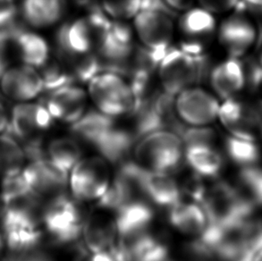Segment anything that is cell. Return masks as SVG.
<instances>
[{"mask_svg": "<svg viewBox=\"0 0 262 261\" xmlns=\"http://www.w3.org/2000/svg\"><path fill=\"white\" fill-rule=\"evenodd\" d=\"M134 161L142 168L172 173L184 159V144L172 130H160L139 139L134 149Z\"/></svg>", "mask_w": 262, "mask_h": 261, "instance_id": "cell-1", "label": "cell"}, {"mask_svg": "<svg viewBox=\"0 0 262 261\" xmlns=\"http://www.w3.org/2000/svg\"><path fill=\"white\" fill-rule=\"evenodd\" d=\"M40 222L55 243L68 245L82 236L84 217L75 198L63 192L48 200L41 209Z\"/></svg>", "mask_w": 262, "mask_h": 261, "instance_id": "cell-2", "label": "cell"}, {"mask_svg": "<svg viewBox=\"0 0 262 261\" xmlns=\"http://www.w3.org/2000/svg\"><path fill=\"white\" fill-rule=\"evenodd\" d=\"M88 83L89 96L101 113L113 118L131 114L135 98L124 77L110 72H102Z\"/></svg>", "mask_w": 262, "mask_h": 261, "instance_id": "cell-3", "label": "cell"}, {"mask_svg": "<svg viewBox=\"0 0 262 261\" xmlns=\"http://www.w3.org/2000/svg\"><path fill=\"white\" fill-rule=\"evenodd\" d=\"M110 163L102 157H90L79 161L68 176V185L76 201H98L111 182Z\"/></svg>", "mask_w": 262, "mask_h": 261, "instance_id": "cell-4", "label": "cell"}, {"mask_svg": "<svg viewBox=\"0 0 262 261\" xmlns=\"http://www.w3.org/2000/svg\"><path fill=\"white\" fill-rule=\"evenodd\" d=\"M160 83L165 92L177 96L185 89L198 83L194 58L180 48L170 47L159 67Z\"/></svg>", "mask_w": 262, "mask_h": 261, "instance_id": "cell-5", "label": "cell"}, {"mask_svg": "<svg viewBox=\"0 0 262 261\" xmlns=\"http://www.w3.org/2000/svg\"><path fill=\"white\" fill-rule=\"evenodd\" d=\"M103 34L86 16L64 23L58 29L56 36L58 57L71 59L92 53Z\"/></svg>", "mask_w": 262, "mask_h": 261, "instance_id": "cell-6", "label": "cell"}, {"mask_svg": "<svg viewBox=\"0 0 262 261\" xmlns=\"http://www.w3.org/2000/svg\"><path fill=\"white\" fill-rule=\"evenodd\" d=\"M177 96L176 112L186 125L205 126L217 118L220 102L215 96L205 90L191 86Z\"/></svg>", "mask_w": 262, "mask_h": 261, "instance_id": "cell-7", "label": "cell"}, {"mask_svg": "<svg viewBox=\"0 0 262 261\" xmlns=\"http://www.w3.org/2000/svg\"><path fill=\"white\" fill-rule=\"evenodd\" d=\"M53 117L42 103H18L9 117L11 135L28 144L41 140V134L49 130Z\"/></svg>", "mask_w": 262, "mask_h": 261, "instance_id": "cell-8", "label": "cell"}, {"mask_svg": "<svg viewBox=\"0 0 262 261\" xmlns=\"http://www.w3.org/2000/svg\"><path fill=\"white\" fill-rule=\"evenodd\" d=\"M23 173L30 190L41 201L63 193L68 185L69 175L46 157L30 160L23 167Z\"/></svg>", "mask_w": 262, "mask_h": 261, "instance_id": "cell-9", "label": "cell"}, {"mask_svg": "<svg viewBox=\"0 0 262 261\" xmlns=\"http://www.w3.org/2000/svg\"><path fill=\"white\" fill-rule=\"evenodd\" d=\"M43 92L42 77L35 67H9L0 75V92L13 101L29 102Z\"/></svg>", "mask_w": 262, "mask_h": 261, "instance_id": "cell-10", "label": "cell"}, {"mask_svg": "<svg viewBox=\"0 0 262 261\" xmlns=\"http://www.w3.org/2000/svg\"><path fill=\"white\" fill-rule=\"evenodd\" d=\"M134 26L142 46L149 50H167L174 35L173 17L157 11L141 10L135 15Z\"/></svg>", "mask_w": 262, "mask_h": 261, "instance_id": "cell-11", "label": "cell"}, {"mask_svg": "<svg viewBox=\"0 0 262 261\" xmlns=\"http://www.w3.org/2000/svg\"><path fill=\"white\" fill-rule=\"evenodd\" d=\"M219 40L230 57L245 56L254 46L259 32L244 13H235L222 23L219 29Z\"/></svg>", "mask_w": 262, "mask_h": 261, "instance_id": "cell-12", "label": "cell"}, {"mask_svg": "<svg viewBox=\"0 0 262 261\" xmlns=\"http://www.w3.org/2000/svg\"><path fill=\"white\" fill-rule=\"evenodd\" d=\"M42 104L54 120L72 124L85 113L87 95L78 85H67L49 92Z\"/></svg>", "mask_w": 262, "mask_h": 261, "instance_id": "cell-13", "label": "cell"}, {"mask_svg": "<svg viewBox=\"0 0 262 261\" xmlns=\"http://www.w3.org/2000/svg\"><path fill=\"white\" fill-rule=\"evenodd\" d=\"M217 118L232 136L252 141L259 138L250 100L237 99L236 97L224 99L220 106Z\"/></svg>", "mask_w": 262, "mask_h": 261, "instance_id": "cell-14", "label": "cell"}, {"mask_svg": "<svg viewBox=\"0 0 262 261\" xmlns=\"http://www.w3.org/2000/svg\"><path fill=\"white\" fill-rule=\"evenodd\" d=\"M111 212L97 207L84 219L82 237L89 252L108 250L117 240V234L114 215Z\"/></svg>", "mask_w": 262, "mask_h": 261, "instance_id": "cell-15", "label": "cell"}, {"mask_svg": "<svg viewBox=\"0 0 262 261\" xmlns=\"http://www.w3.org/2000/svg\"><path fill=\"white\" fill-rule=\"evenodd\" d=\"M152 208L140 198L132 200L114 213L117 234L130 238L146 232L154 219Z\"/></svg>", "mask_w": 262, "mask_h": 261, "instance_id": "cell-16", "label": "cell"}, {"mask_svg": "<svg viewBox=\"0 0 262 261\" xmlns=\"http://www.w3.org/2000/svg\"><path fill=\"white\" fill-rule=\"evenodd\" d=\"M141 189L154 204L162 208H172L181 201L182 191L179 184L171 173L154 172L143 168L141 177Z\"/></svg>", "mask_w": 262, "mask_h": 261, "instance_id": "cell-17", "label": "cell"}, {"mask_svg": "<svg viewBox=\"0 0 262 261\" xmlns=\"http://www.w3.org/2000/svg\"><path fill=\"white\" fill-rule=\"evenodd\" d=\"M216 95L223 99L236 97L245 88V73L240 58L229 57L212 67L209 76Z\"/></svg>", "mask_w": 262, "mask_h": 261, "instance_id": "cell-18", "label": "cell"}, {"mask_svg": "<svg viewBox=\"0 0 262 261\" xmlns=\"http://www.w3.org/2000/svg\"><path fill=\"white\" fill-rule=\"evenodd\" d=\"M136 142L137 139L133 130L115 125L96 142L93 148L107 162L119 165L127 160V157Z\"/></svg>", "mask_w": 262, "mask_h": 261, "instance_id": "cell-19", "label": "cell"}, {"mask_svg": "<svg viewBox=\"0 0 262 261\" xmlns=\"http://www.w3.org/2000/svg\"><path fill=\"white\" fill-rule=\"evenodd\" d=\"M179 28L184 40L205 45L216 32V19L202 7H191L181 16Z\"/></svg>", "mask_w": 262, "mask_h": 261, "instance_id": "cell-20", "label": "cell"}, {"mask_svg": "<svg viewBox=\"0 0 262 261\" xmlns=\"http://www.w3.org/2000/svg\"><path fill=\"white\" fill-rule=\"evenodd\" d=\"M168 219L174 229L188 236H199L209 223L202 206L192 201H180L174 205Z\"/></svg>", "mask_w": 262, "mask_h": 261, "instance_id": "cell-21", "label": "cell"}, {"mask_svg": "<svg viewBox=\"0 0 262 261\" xmlns=\"http://www.w3.org/2000/svg\"><path fill=\"white\" fill-rule=\"evenodd\" d=\"M14 49L16 59L37 69L50 59L49 44L42 36L35 32L18 28L14 37Z\"/></svg>", "mask_w": 262, "mask_h": 261, "instance_id": "cell-22", "label": "cell"}, {"mask_svg": "<svg viewBox=\"0 0 262 261\" xmlns=\"http://www.w3.org/2000/svg\"><path fill=\"white\" fill-rule=\"evenodd\" d=\"M67 0H23L21 14L25 21L34 28H47L63 17Z\"/></svg>", "mask_w": 262, "mask_h": 261, "instance_id": "cell-23", "label": "cell"}, {"mask_svg": "<svg viewBox=\"0 0 262 261\" xmlns=\"http://www.w3.org/2000/svg\"><path fill=\"white\" fill-rule=\"evenodd\" d=\"M184 159L191 169L202 177H217L223 167V158L213 144L184 146Z\"/></svg>", "mask_w": 262, "mask_h": 261, "instance_id": "cell-24", "label": "cell"}, {"mask_svg": "<svg viewBox=\"0 0 262 261\" xmlns=\"http://www.w3.org/2000/svg\"><path fill=\"white\" fill-rule=\"evenodd\" d=\"M123 240L130 261H167L169 249L167 243L148 231Z\"/></svg>", "mask_w": 262, "mask_h": 261, "instance_id": "cell-25", "label": "cell"}, {"mask_svg": "<svg viewBox=\"0 0 262 261\" xmlns=\"http://www.w3.org/2000/svg\"><path fill=\"white\" fill-rule=\"evenodd\" d=\"M116 125L115 118L99 110H89L74 124H70V133L77 141L94 146L96 142Z\"/></svg>", "mask_w": 262, "mask_h": 261, "instance_id": "cell-26", "label": "cell"}, {"mask_svg": "<svg viewBox=\"0 0 262 261\" xmlns=\"http://www.w3.org/2000/svg\"><path fill=\"white\" fill-rule=\"evenodd\" d=\"M45 155L54 165L69 175L72 168L82 159V147L74 137L57 138L48 144Z\"/></svg>", "mask_w": 262, "mask_h": 261, "instance_id": "cell-27", "label": "cell"}, {"mask_svg": "<svg viewBox=\"0 0 262 261\" xmlns=\"http://www.w3.org/2000/svg\"><path fill=\"white\" fill-rule=\"evenodd\" d=\"M25 149L11 134H0V176L21 169L25 166Z\"/></svg>", "mask_w": 262, "mask_h": 261, "instance_id": "cell-28", "label": "cell"}, {"mask_svg": "<svg viewBox=\"0 0 262 261\" xmlns=\"http://www.w3.org/2000/svg\"><path fill=\"white\" fill-rule=\"evenodd\" d=\"M39 74L44 84V91L51 92L67 85L75 84V80L70 67L64 60L49 61L44 64Z\"/></svg>", "mask_w": 262, "mask_h": 261, "instance_id": "cell-29", "label": "cell"}, {"mask_svg": "<svg viewBox=\"0 0 262 261\" xmlns=\"http://www.w3.org/2000/svg\"><path fill=\"white\" fill-rule=\"evenodd\" d=\"M254 142L230 135L226 139L225 146L227 154L233 161L248 166H252L259 159V148Z\"/></svg>", "mask_w": 262, "mask_h": 261, "instance_id": "cell-30", "label": "cell"}, {"mask_svg": "<svg viewBox=\"0 0 262 261\" xmlns=\"http://www.w3.org/2000/svg\"><path fill=\"white\" fill-rule=\"evenodd\" d=\"M29 193H32V191L25 180L23 168L3 176L0 189V201L2 205L8 204Z\"/></svg>", "mask_w": 262, "mask_h": 261, "instance_id": "cell-31", "label": "cell"}, {"mask_svg": "<svg viewBox=\"0 0 262 261\" xmlns=\"http://www.w3.org/2000/svg\"><path fill=\"white\" fill-rule=\"evenodd\" d=\"M101 7L115 20L135 17L141 9V0H101Z\"/></svg>", "mask_w": 262, "mask_h": 261, "instance_id": "cell-32", "label": "cell"}, {"mask_svg": "<svg viewBox=\"0 0 262 261\" xmlns=\"http://www.w3.org/2000/svg\"><path fill=\"white\" fill-rule=\"evenodd\" d=\"M216 130L213 128L205 126H190L186 125L180 134V138L184 146L195 143H207L213 144L216 142Z\"/></svg>", "mask_w": 262, "mask_h": 261, "instance_id": "cell-33", "label": "cell"}, {"mask_svg": "<svg viewBox=\"0 0 262 261\" xmlns=\"http://www.w3.org/2000/svg\"><path fill=\"white\" fill-rule=\"evenodd\" d=\"M179 186L182 193L187 195L191 201L201 205L207 190V186L204 184L202 177L192 171V173L184 177Z\"/></svg>", "mask_w": 262, "mask_h": 261, "instance_id": "cell-34", "label": "cell"}, {"mask_svg": "<svg viewBox=\"0 0 262 261\" xmlns=\"http://www.w3.org/2000/svg\"><path fill=\"white\" fill-rule=\"evenodd\" d=\"M202 8L214 14L233 10L239 0H197Z\"/></svg>", "mask_w": 262, "mask_h": 261, "instance_id": "cell-35", "label": "cell"}, {"mask_svg": "<svg viewBox=\"0 0 262 261\" xmlns=\"http://www.w3.org/2000/svg\"><path fill=\"white\" fill-rule=\"evenodd\" d=\"M17 9L14 0H0V28L14 25Z\"/></svg>", "mask_w": 262, "mask_h": 261, "instance_id": "cell-36", "label": "cell"}, {"mask_svg": "<svg viewBox=\"0 0 262 261\" xmlns=\"http://www.w3.org/2000/svg\"><path fill=\"white\" fill-rule=\"evenodd\" d=\"M141 10L157 11L174 17L176 11L167 6L165 0H141Z\"/></svg>", "mask_w": 262, "mask_h": 261, "instance_id": "cell-37", "label": "cell"}, {"mask_svg": "<svg viewBox=\"0 0 262 261\" xmlns=\"http://www.w3.org/2000/svg\"><path fill=\"white\" fill-rule=\"evenodd\" d=\"M250 105L252 108L256 129L258 130L259 138H262V99L250 100Z\"/></svg>", "mask_w": 262, "mask_h": 261, "instance_id": "cell-38", "label": "cell"}, {"mask_svg": "<svg viewBox=\"0 0 262 261\" xmlns=\"http://www.w3.org/2000/svg\"><path fill=\"white\" fill-rule=\"evenodd\" d=\"M165 2L174 11H186L192 7L194 0H165Z\"/></svg>", "mask_w": 262, "mask_h": 261, "instance_id": "cell-39", "label": "cell"}, {"mask_svg": "<svg viewBox=\"0 0 262 261\" xmlns=\"http://www.w3.org/2000/svg\"><path fill=\"white\" fill-rule=\"evenodd\" d=\"M8 126H9V116L7 114L6 107L0 101V134H4L6 130H8Z\"/></svg>", "mask_w": 262, "mask_h": 261, "instance_id": "cell-40", "label": "cell"}, {"mask_svg": "<svg viewBox=\"0 0 262 261\" xmlns=\"http://www.w3.org/2000/svg\"><path fill=\"white\" fill-rule=\"evenodd\" d=\"M249 7L262 8V0H243Z\"/></svg>", "mask_w": 262, "mask_h": 261, "instance_id": "cell-41", "label": "cell"}, {"mask_svg": "<svg viewBox=\"0 0 262 261\" xmlns=\"http://www.w3.org/2000/svg\"><path fill=\"white\" fill-rule=\"evenodd\" d=\"M6 242H5V238L2 233H0V258L2 257L4 251L6 250Z\"/></svg>", "mask_w": 262, "mask_h": 261, "instance_id": "cell-42", "label": "cell"}, {"mask_svg": "<svg viewBox=\"0 0 262 261\" xmlns=\"http://www.w3.org/2000/svg\"><path fill=\"white\" fill-rule=\"evenodd\" d=\"M259 63L261 64L262 66V50H261V53H260V57H259Z\"/></svg>", "mask_w": 262, "mask_h": 261, "instance_id": "cell-43", "label": "cell"}, {"mask_svg": "<svg viewBox=\"0 0 262 261\" xmlns=\"http://www.w3.org/2000/svg\"><path fill=\"white\" fill-rule=\"evenodd\" d=\"M260 88L262 89V80H261V85H260Z\"/></svg>", "mask_w": 262, "mask_h": 261, "instance_id": "cell-44", "label": "cell"}, {"mask_svg": "<svg viewBox=\"0 0 262 261\" xmlns=\"http://www.w3.org/2000/svg\"><path fill=\"white\" fill-rule=\"evenodd\" d=\"M0 261H9V260H7V259H5V260H0Z\"/></svg>", "mask_w": 262, "mask_h": 261, "instance_id": "cell-45", "label": "cell"}]
</instances>
